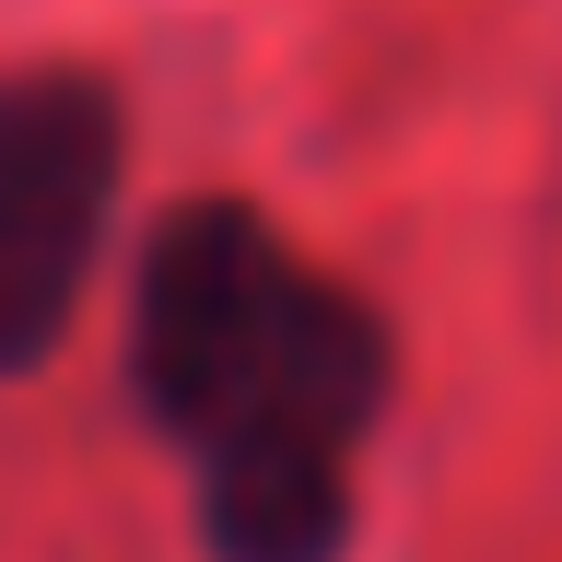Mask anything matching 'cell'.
Wrapping results in <instances>:
<instances>
[{"mask_svg": "<svg viewBox=\"0 0 562 562\" xmlns=\"http://www.w3.org/2000/svg\"><path fill=\"white\" fill-rule=\"evenodd\" d=\"M130 386L200 492L211 562H340L386 328L246 200H176L140 246Z\"/></svg>", "mask_w": 562, "mask_h": 562, "instance_id": "cell-1", "label": "cell"}, {"mask_svg": "<svg viewBox=\"0 0 562 562\" xmlns=\"http://www.w3.org/2000/svg\"><path fill=\"white\" fill-rule=\"evenodd\" d=\"M117 200V94L94 70H0V375L47 363Z\"/></svg>", "mask_w": 562, "mask_h": 562, "instance_id": "cell-2", "label": "cell"}]
</instances>
